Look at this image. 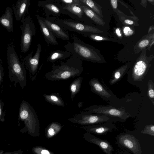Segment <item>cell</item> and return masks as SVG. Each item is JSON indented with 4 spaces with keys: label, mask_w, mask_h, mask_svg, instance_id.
Masks as SVG:
<instances>
[{
    "label": "cell",
    "mask_w": 154,
    "mask_h": 154,
    "mask_svg": "<svg viewBox=\"0 0 154 154\" xmlns=\"http://www.w3.org/2000/svg\"><path fill=\"white\" fill-rule=\"evenodd\" d=\"M83 69L82 60L71 55L66 61L53 65L51 70L45 74V77L51 81L64 80L79 75Z\"/></svg>",
    "instance_id": "1"
},
{
    "label": "cell",
    "mask_w": 154,
    "mask_h": 154,
    "mask_svg": "<svg viewBox=\"0 0 154 154\" xmlns=\"http://www.w3.org/2000/svg\"><path fill=\"white\" fill-rule=\"evenodd\" d=\"M66 51L70 52L72 55L82 60L104 63L106 62L100 51L94 47L85 43L76 37L72 42L65 45Z\"/></svg>",
    "instance_id": "2"
},
{
    "label": "cell",
    "mask_w": 154,
    "mask_h": 154,
    "mask_svg": "<svg viewBox=\"0 0 154 154\" xmlns=\"http://www.w3.org/2000/svg\"><path fill=\"white\" fill-rule=\"evenodd\" d=\"M7 59L9 78L14 85L19 83L23 89L26 85V72L24 63L20 61L17 54L12 45L8 46Z\"/></svg>",
    "instance_id": "3"
},
{
    "label": "cell",
    "mask_w": 154,
    "mask_h": 154,
    "mask_svg": "<svg viewBox=\"0 0 154 154\" xmlns=\"http://www.w3.org/2000/svg\"><path fill=\"white\" fill-rule=\"evenodd\" d=\"M24 122L25 128L30 135L36 137L39 135L40 123L37 114L31 105L23 100L20 104L18 121Z\"/></svg>",
    "instance_id": "4"
},
{
    "label": "cell",
    "mask_w": 154,
    "mask_h": 154,
    "mask_svg": "<svg viewBox=\"0 0 154 154\" xmlns=\"http://www.w3.org/2000/svg\"><path fill=\"white\" fill-rule=\"evenodd\" d=\"M49 18L63 29L83 35L88 33H101L103 32L98 28L72 19H62L57 17Z\"/></svg>",
    "instance_id": "5"
},
{
    "label": "cell",
    "mask_w": 154,
    "mask_h": 154,
    "mask_svg": "<svg viewBox=\"0 0 154 154\" xmlns=\"http://www.w3.org/2000/svg\"><path fill=\"white\" fill-rule=\"evenodd\" d=\"M147 49L146 48L142 50L133 66L132 77L134 81H142L151 66V63L154 56L153 55L147 56L146 52Z\"/></svg>",
    "instance_id": "6"
},
{
    "label": "cell",
    "mask_w": 154,
    "mask_h": 154,
    "mask_svg": "<svg viewBox=\"0 0 154 154\" xmlns=\"http://www.w3.org/2000/svg\"><path fill=\"white\" fill-rule=\"evenodd\" d=\"M21 22L22 24L20 26L22 32L21 50L22 53H26L29 49L32 37L35 35L36 30L35 25L29 14Z\"/></svg>",
    "instance_id": "7"
},
{
    "label": "cell",
    "mask_w": 154,
    "mask_h": 154,
    "mask_svg": "<svg viewBox=\"0 0 154 154\" xmlns=\"http://www.w3.org/2000/svg\"><path fill=\"white\" fill-rule=\"evenodd\" d=\"M89 113L104 115L109 117H115L126 120L131 117L130 114L121 108H117L111 106L94 105L84 109Z\"/></svg>",
    "instance_id": "8"
},
{
    "label": "cell",
    "mask_w": 154,
    "mask_h": 154,
    "mask_svg": "<svg viewBox=\"0 0 154 154\" xmlns=\"http://www.w3.org/2000/svg\"><path fill=\"white\" fill-rule=\"evenodd\" d=\"M110 118L105 115L91 113L86 111L81 112L80 114L69 119L68 120L81 125H91L107 122Z\"/></svg>",
    "instance_id": "9"
},
{
    "label": "cell",
    "mask_w": 154,
    "mask_h": 154,
    "mask_svg": "<svg viewBox=\"0 0 154 154\" xmlns=\"http://www.w3.org/2000/svg\"><path fill=\"white\" fill-rule=\"evenodd\" d=\"M65 4L58 0H47L38 2V6L41 7L45 11L47 17L51 15L58 17L61 15H66V12L63 9Z\"/></svg>",
    "instance_id": "10"
},
{
    "label": "cell",
    "mask_w": 154,
    "mask_h": 154,
    "mask_svg": "<svg viewBox=\"0 0 154 154\" xmlns=\"http://www.w3.org/2000/svg\"><path fill=\"white\" fill-rule=\"evenodd\" d=\"M118 141L120 144L128 148L134 154H141L140 144L138 139L133 135L121 134L118 137Z\"/></svg>",
    "instance_id": "11"
},
{
    "label": "cell",
    "mask_w": 154,
    "mask_h": 154,
    "mask_svg": "<svg viewBox=\"0 0 154 154\" xmlns=\"http://www.w3.org/2000/svg\"><path fill=\"white\" fill-rule=\"evenodd\" d=\"M41 51V45L40 43H38L37 45L36 51L34 56H32V52L24 58L23 62L25 68L32 75L34 74L37 71Z\"/></svg>",
    "instance_id": "12"
},
{
    "label": "cell",
    "mask_w": 154,
    "mask_h": 154,
    "mask_svg": "<svg viewBox=\"0 0 154 154\" xmlns=\"http://www.w3.org/2000/svg\"><path fill=\"white\" fill-rule=\"evenodd\" d=\"M83 137L87 141L97 145L105 153L112 154L113 148L107 140L97 138L88 132L84 134Z\"/></svg>",
    "instance_id": "13"
},
{
    "label": "cell",
    "mask_w": 154,
    "mask_h": 154,
    "mask_svg": "<svg viewBox=\"0 0 154 154\" xmlns=\"http://www.w3.org/2000/svg\"><path fill=\"white\" fill-rule=\"evenodd\" d=\"M81 128L89 133L99 135H104L115 130L116 126L113 123L106 122L83 126Z\"/></svg>",
    "instance_id": "14"
},
{
    "label": "cell",
    "mask_w": 154,
    "mask_h": 154,
    "mask_svg": "<svg viewBox=\"0 0 154 154\" xmlns=\"http://www.w3.org/2000/svg\"><path fill=\"white\" fill-rule=\"evenodd\" d=\"M63 9L66 12V15L70 17L72 19L82 22L85 21L84 16L85 15L81 7L80 3L65 5Z\"/></svg>",
    "instance_id": "15"
},
{
    "label": "cell",
    "mask_w": 154,
    "mask_h": 154,
    "mask_svg": "<svg viewBox=\"0 0 154 154\" xmlns=\"http://www.w3.org/2000/svg\"><path fill=\"white\" fill-rule=\"evenodd\" d=\"M30 0H18L12 9L17 21L22 22L25 18L30 5Z\"/></svg>",
    "instance_id": "16"
},
{
    "label": "cell",
    "mask_w": 154,
    "mask_h": 154,
    "mask_svg": "<svg viewBox=\"0 0 154 154\" xmlns=\"http://www.w3.org/2000/svg\"><path fill=\"white\" fill-rule=\"evenodd\" d=\"M42 20L54 35L58 38L69 41V35L57 24L52 20L49 17H42Z\"/></svg>",
    "instance_id": "17"
},
{
    "label": "cell",
    "mask_w": 154,
    "mask_h": 154,
    "mask_svg": "<svg viewBox=\"0 0 154 154\" xmlns=\"http://www.w3.org/2000/svg\"><path fill=\"white\" fill-rule=\"evenodd\" d=\"M36 17L42 33L47 44L48 46L49 44L54 45H58V43L56 40V37L45 24L42 20V17L38 15H37Z\"/></svg>",
    "instance_id": "18"
},
{
    "label": "cell",
    "mask_w": 154,
    "mask_h": 154,
    "mask_svg": "<svg viewBox=\"0 0 154 154\" xmlns=\"http://www.w3.org/2000/svg\"><path fill=\"white\" fill-rule=\"evenodd\" d=\"M13 11L10 7H6L5 13L0 17V24L9 32L14 31Z\"/></svg>",
    "instance_id": "19"
},
{
    "label": "cell",
    "mask_w": 154,
    "mask_h": 154,
    "mask_svg": "<svg viewBox=\"0 0 154 154\" xmlns=\"http://www.w3.org/2000/svg\"><path fill=\"white\" fill-rule=\"evenodd\" d=\"M89 84L91 87V91L96 94L107 98L111 97V94L97 79L93 78L91 79L89 82Z\"/></svg>",
    "instance_id": "20"
},
{
    "label": "cell",
    "mask_w": 154,
    "mask_h": 154,
    "mask_svg": "<svg viewBox=\"0 0 154 154\" xmlns=\"http://www.w3.org/2000/svg\"><path fill=\"white\" fill-rule=\"evenodd\" d=\"M80 5L84 13L87 17L98 25L102 26L105 25V23L103 20L89 8L80 1Z\"/></svg>",
    "instance_id": "21"
},
{
    "label": "cell",
    "mask_w": 154,
    "mask_h": 154,
    "mask_svg": "<svg viewBox=\"0 0 154 154\" xmlns=\"http://www.w3.org/2000/svg\"><path fill=\"white\" fill-rule=\"evenodd\" d=\"M71 53L67 51L56 50L52 52L49 55L47 60L48 62H53L57 60L66 59L71 56Z\"/></svg>",
    "instance_id": "22"
},
{
    "label": "cell",
    "mask_w": 154,
    "mask_h": 154,
    "mask_svg": "<svg viewBox=\"0 0 154 154\" xmlns=\"http://www.w3.org/2000/svg\"><path fill=\"white\" fill-rule=\"evenodd\" d=\"M154 41V34H150L147 36L145 38H143L139 41L134 47L136 51H142L147 48V47Z\"/></svg>",
    "instance_id": "23"
},
{
    "label": "cell",
    "mask_w": 154,
    "mask_h": 154,
    "mask_svg": "<svg viewBox=\"0 0 154 154\" xmlns=\"http://www.w3.org/2000/svg\"><path fill=\"white\" fill-rule=\"evenodd\" d=\"M43 95L45 100L48 103L60 106H65L64 102L59 95L55 94H44Z\"/></svg>",
    "instance_id": "24"
},
{
    "label": "cell",
    "mask_w": 154,
    "mask_h": 154,
    "mask_svg": "<svg viewBox=\"0 0 154 154\" xmlns=\"http://www.w3.org/2000/svg\"><path fill=\"white\" fill-rule=\"evenodd\" d=\"M80 1L89 8L100 17L103 18L101 7L95 1L91 0H80Z\"/></svg>",
    "instance_id": "25"
},
{
    "label": "cell",
    "mask_w": 154,
    "mask_h": 154,
    "mask_svg": "<svg viewBox=\"0 0 154 154\" xmlns=\"http://www.w3.org/2000/svg\"><path fill=\"white\" fill-rule=\"evenodd\" d=\"M83 79V77H79L74 80L71 84L70 86V97L72 100L79 91Z\"/></svg>",
    "instance_id": "26"
},
{
    "label": "cell",
    "mask_w": 154,
    "mask_h": 154,
    "mask_svg": "<svg viewBox=\"0 0 154 154\" xmlns=\"http://www.w3.org/2000/svg\"><path fill=\"white\" fill-rule=\"evenodd\" d=\"M127 65H124L116 69L114 72L112 79L109 81L110 85L117 82L124 75L128 68Z\"/></svg>",
    "instance_id": "27"
},
{
    "label": "cell",
    "mask_w": 154,
    "mask_h": 154,
    "mask_svg": "<svg viewBox=\"0 0 154 154\" xmlns=\"http://www.w3.org/2000/svg\"><path fill=\"white\" fill-rule=\"evenodd\" d=\"M62 128L61 125L57 122H52L48 127L47 135L48 137H51L58 132Z\"/></svg>",
    "instance_id": "28"
},
{
    "label": "cell",
    "mask_w": 154,
    "mask_h": 154,
    "mask_svg": "<svg viewBox=\"0 0 154 154\" xmlns=\"http://www.w3.org/2000/svg\"><path fill=\"white\" fill-rule=\"evenodd\" d=\"M82 35L85 37L88 36L91 39L97 41H106L114 42L119 43L121 42H119V40H118L117 39L110 38H108L104 36H102L99 35H97L94 34L93 33H88L83 35Z\"/></svg>",
    "instance_id": "29"
},
{
    "label": "cell",
    "mask_w": 154,
    "mask_h": 154,
    "mask_svg": "<svg viewBox=\"0 0 154 154\" xmlns=\"http://www.w3.org/2000/svg\"><path fill=\"white\" fill-rule=\"evenodd\" d=\"M147 87V96L153 105H154V83L153 81L149 80Z\"/></svg>",
    "instance_id": "30"
},
{
    "label": "cell",
    "mask_w": 154,
    "mask_h": 154,
    "mask_svg": "<svg viewBox=\"0 0 154 154\" xmlns=\"http://www.w3.org/2000/svg\"><path fill=\"white\" fill-rule=\"evenodd\" d=\"M143 134H147L151 136H154V125L150 124L146 125L143 129L141 131Z\"/></svg>",
    "instance_id": "31"
},
{
    "label": "cell",
    "mask_w": 154,
    "mask_h": 154,
    "mask_svg": "<svg viewBox=\"0 0 154 154\" xmlns=\"http://www.w3.org/2000/svg\"><path fill=\"white\" fill-rule=\"evenodd\" d=\"M32 150L35 154H54L48 150L41 147H34Z\"/></svg>",
    "instance_id": "32"
},
{
    "label": "cell",
    "mask_w": 154,
    "mask_h": 154,
    "mask_svg": "<svg viewBox=\"0 0 154 154\" xmlns=\"http://www.w3.org/2000/svg\"><path fill=\"white\" fill-rule=\"evenodd\" d=\"M60 2L65 5H70L80 3V0H58Z\"/></svg>",
    "instance_id": "33"
},
{
    "label": "cell",
    "mask_w": 154,
    "mask_h": 154,
    "mask_svg": "<svg viewBox=\"0 0 154 154\" xmlns=\"http://www.w3.org/2000/svg\"><path fill=\"white\" fill-rule=\"evenodd\" d=\"M123 32L125 35L129 36L131 35L134 32L129 27L126 26L123 29Z\"/></svg>",
    "instance_id": "34"
},
{
    "label": "cell",
    "mask_w": 154,
    "mask_h": 154,
    "mask_svg": "<svg viewBox=\"0 0 154 154\" xmlns=\"http://www.w3.org/2000/svg\"><path fill=\"white\" fill-rule=\"evenodd\" d=\"M4 75V69L2 66V62L0 59V86L3 81V78Z\"/></svg>",
    "instance_id": "35"
},
{
    "label": "cell",
    "mask_w": 154,
    "mask_h": 154,
    "mask_svg": "<svg viewBox=\"0 0 154 154\" xmlns=\"http://www.w3.org/2000/svg\"><path fill=\"white\" fill-rule=\"evenodd\" d=\"M110 3L112 8L115 9L117 10V0H111Z\"/></svg>",
    "instance_id": "36"
},
{
    "label": "cell",
    "mask_w": 154,
    "mask_h": 154,
    "mask_svg": "<svg viewBox=\"0 0 154 154\" xmlns=\"http://www.w3.org/2000/svg\"><path fill=\"white\" fill-rule=\"evenodd\" d=\"M4 103L2 100H0V120L2 118V116L3 114V108L4 106Z\"/></svg>",
    "instance_id": "37"
},
{
    "label": "cell",
    "mask_w": 154,
    "mask_h": 154,
    "mask_svg": "<svg viewBox=\"0 0 154 154\" xmlns=\"http://www.w3.org/2000/svg\"><path fill=\"white\" fill-rule=\"evenodd\" d=\"M124 22L125 23L130 25H132L134 23L133 21L128 19L125 20Z\"/></svg>",
    "instance_id": "38"
},
{
    "label": "cell",
    "mask_w": 154,
    "mask_h": 154,
    "mask_svg": "<svg viewBox=\"0 0 154 154\" xmlns=\"http://www.w3.org/2000/svg\"><path fill=\"white\" fill-rule=\"evenodd\" d=\"M116 32L117 35L119 37L122 36V35L120 29L119 28H117L116 29Z\"/></svg>",
    "instance_id": "39"
},
{
    "label": "cell",
    "mask_w": 154,
    "mask_h": 154,
    "mask_svg": "<svg viewBox=\"0 0 154 154\" xmlns=\"http://www.w3.org/2000/svg\"><path fill=\"white\" fill-rule=\"evenodd\" d=\"M11 152H6L4 153V152L3 150H1L0 151V154H10Z\"/></svg>",
    "instance_id": "40"
},
{
    "label": "cell",
    "mask_w": 154,
    "mask_h": 154,
    "mask_svg": "<svg viewBox=\"0 0 154 154\" xmlns=\"http://www.w3.org/2000/svg\"><path fill=\"white\" fill-rule=\"evenodd\" d=\"M19 151L11 152V153L10 154H20V152Z\"/></svg>",
    "instance_id": "41"
}]
</instances>
